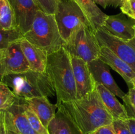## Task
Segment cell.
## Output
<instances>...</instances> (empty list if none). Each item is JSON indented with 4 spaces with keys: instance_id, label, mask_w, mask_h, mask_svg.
<instances>
[{
    "instance_id": "cell-1",
    "label": "cell",
    "mask_w": 135,
    "mask_h": 134,
    "mask_svg": "<svg viewBox=\"0 0 135 134\" xmlns=\"http://www.w3.org/2000/svg\"><path fill=\"white\" fill-rule=\"evenodd\" d=\"M57 105L69 116L81 134H90L101 126L112 124L113 120L96 89L82 98Z\"/></svg>"
},
{
    "instance_id": "cell-2",
    "label": "cell",
    "mask_w": 135,
    "mask_h": 134,
    "mask_svg": "<svg viewBox=\"0 0 135 134\" xmlns=\"http://www.w3.org/2000/svg\"><path fill=\"white\" fill-rule=\"evenodd\" d=\"M46 72L55 90L58 102L76 99V89L71 56L63 47L48 54Z\"/></svg>"
},
{
    "instance_id": "cell-3",
    "label": "cell",
    "mask_w": 135,
    "mask_h": 134,
    "mask_svg": "<svg viewBox=\"0 0 135 134\" xmlns=\"http://www.w3.org/2000/svg\"><path fill=\"white\" fill-rule=\"evenodd\" d=\"M23 38L32 44L47 53H53L63 47L65 42L59 32L54 14L37 11L31 27Z\"/></svg>"
},
{
    "instance_id": "cell-4",
    "label": "cell",
    "mask_w": 135,
    "mask_h": 134,
    "mask_svg": "<svg viewBox=\"0 0 135 134\" xmlns=\"http://www.w3.org/2000/svg\"><path fill=\"white\" fill-rule=\"evenodd\" d=\"M0 81L11 88L17 97L27 99L32 97H52L55 90L46 72L29 70L23 73L5 76Z\"/></svg>"
},
{
    "instance_id": "cell-5",
    "label": "cell",
    "mask_w": 135,
    "mask_h": 134,
    "mask_svg": "<svg viewBox=\"0 0 135 134\" xmlns=\"http://www.w3.org/2000/svg\"><path fill=\"white\" fill-rule=\"evenodd\" d=\"M63 48L71 56L89 63L99 59L101 47L92 27L83 25L73 33Z\"/></svg>"
},
{
    "instance_id": "cell-6",
    "label": "cell",
    "mask_w": 135,
    "mask_h": 134,
    "mask_svg": "<svg viewBox=\"0 0 135 134\" xmlns=\"http://www.w3.org/2000/svg\"><path fill=\"white\" fill-rule=\"evenodd\" d=\"M54 15L61 35L65 42L80 26L85 25L92 27L82 9L74 0H59Z\"/></svg>"
},
{
    "instance_id": "cell-7",
    "label": "cell",
    "mask_w": 135,
    "mask_h": 134,
    "mask_svg": "<svg viewBox=\"0 0 135 134\" xmlns=\"http://www.w3.org/2000/svg\"><path fill=\"white\" fill-rule=\"evenodd\" d=\"M100 47H107L132 67L135 72V48L129 41L123 40L102 28L94 31Z\"/></svg>"
},
{
    "instance_id": "cell-8",
    "label": "cell",
    "mask_w": 135,
    "mask_h": 134,
    "mask_svg": "<svg viewBox=\"0 0 135 134\" xmlns=\"http://www.w3.org/2000/svg\"><path fill=\"white\" fill-rule=\"evenodd\" d=\"M20 40L4 50L3 57L0 62V80L7 75L23 73L30 70L21 49Z\"/></svg>"
},
{
    "instance_id": "cell-9",
    "label": "cell",
    "mask_w": 135,
    "mask_h": 134,
    "mask_svg": "<svg viewBox=\"0 0 135 134\" xmlns=\"http://www.w3.org/2000/svg\"><path fill=\"white\" fill-rule=\"evenodd\" d=\"M26 107L25 99L17 97L13 105L4 111L7 128L17 134H38L29 123L25 113Z\"/></svg>"
},
{
    "instance_id": "cell-10",
    "label": "cell",
    "mask_w": 135,
    "mask_h": 134,
    "mask_svg": "<svg viewBox=\"0 0 135 134\" xmlns=\"http://www.w3.org/2000/svg\"><path fill=\"white\" fill-rule=\"evenodd\" d=\"M71 60L76 84L77 99L94 90L96 82L90 70L88 63L83 59L72 56H71Z\"/></svg>"
},
{
    "instance_id": "cell-11",
    "label": "cell",
    "mask_w": 135,
    "mask_h": 134,
    "mask_svg": "<svg viewBox=\"0 0 135 134\" xmlns=\"http://www.w3.org/2000/svg\"><path fill=\"white\" fill-rule=\"evenodd\" d=\"M9 2L14 13L17 28L24 35L31 27L39 7L35 0H9Z\"/></svg>"
},
{
    "instance_id": "cell-12",
    "label": "cell",
    "mask_w": 135,
    "mask_h": 134,
    "mask_svg": "<svg viewBox=\"0 0 135 134\" xmlns=\"http://www.w3.org/2000/svg\"><path fill=\"white\" fill-rule=\"evenodd\" d=\"M134 26L135 20L122 13L108 16L101 28L117 38L128 42L135 38Z\"/></svg>"
},
{
    "instance_id": "cell-13",
    "label": "cell",
    "mask_w": 135,
    "mask_h": 134,
    "mask_svg": "<svg viewBox=\"0 0 135 134\" xmlns=\"http://www.w3.org/2000/svg\"><path fill=\"white\" fill-rule=\"evenodd\" d=\"M99 59L108 66L117 72L127 84L129 88L133 87L135 80V72L128 63L119 57L110 49L107 47H101Z\"/></svg>"
},
{
    "instance_id": "cell-14",
    "label": "cell",
    "mask_w": 135,
    "mask_h": 134,
    "mask_svg": "<svg viewBox=\"0 0 135 134\" xmlns=\"http://www.w3.org/2000/svg\"><path fill=\"white\" fill-rule=\"evenodd\" d=\"M88 66L95 82L104 85L117 97L121 99L125 97L126 93L118 86L105 63L98 59L88 63Z\"/></svg>"
},
{
    "instance_id": "cell-15",
    "label": "cell",
    "mask_w": 135,
    "mask_h": 134,
    "mask_svg": "<svg viewBox=\"0 0 135 134\" xmlns=\"http://www.w3.org/2000/svg\"><path fill=\"white\" fill-rule=\"evenodd\" d=\"M21 47L27 60L30 69L39 72H46L47 65V52L22 38L20 40Z\"/></svg>"
},
{
    "instance_id": "cell-16",
    "label": "cell",
    "mask_w": 135,
    "mask_h": 134,
    "mask_svg": "<svg viewBox=\"0 0 135 134\" xmlns=\"http://www.w3.org/2000/svg\"><path fill=\"white\" fill-rule=\"evenodd\" d=\"M28 107L38 117L44 126L47 128L51 120L54 118L57 105L50 102L47 97H38L25 99Z\"/></svg>"
},
{
    "instance_id": "cell-17",
    "label": "cell",
    "mask_w": 135,
    "mask_h": 134,
    "mask_svg": "<svg viewBox=\"0 0 135 134\" xmlns=\"http://www.w3.org/2000/svg\"><path fill=\"white\" fill-rule=\"evenodd\" d=\"M96 89L100 95L105 109L112 115L113 120L121 119L126 120L129 118L125 106L119 101L116 97L117 96L104 85L98 83H96Z\"/></svg>"
},
{
    "instance_id": "cell-18",
    "label": "cell",
    "mask_w": 135,
    "mask_h": 134,
    "mask_svg": "<svg viewBox=\"0 0 135 134\" xmlns=\"http://www.w3.org/2000/svg\"><path fill=\"white\" fill-rule=\"evenodd\" d=\"M49 134H81L69 116L57 106V111L47 127Z\"/></svg>"
},
{
    "instance_id": "cell-19",
    "label": "cell",
    "mask_w": 135,
    "mask_h": 134,
    "mask_svg": "<svg viewBox=\"0 0 135 134\" xmlns=\"http://www.w3.org/2000/svg\"><path fill=\"white\" fill-rule=\"evenodd\" d=\"M80 7L83 12L92 26L94 31L102 27L108 17L98 7L94 0H74Z\"/></svg>"
},
{
    "instance_id": "cell-20",
    "label": "cell",
    "mask_w": 135,
    "mask_h": 134,
    "mask_svg": "<svg viewBox=\"0 0 135 134\" xmlns=\"http://www.w3.org/2000/svg\"><path fill=\"white\" fill-rule=\"evenodd\" d=\"M0 26L5 29L17 28L9 0H0Z\"/></svg>"
},
{
    "instance_id": "cell-21",
    "label": "cell",
    "mask_w": 135,
    "mask_h": 134,
    "mask_svg": "<svg viewBox=\"0 0 135 134\" xmlns=\"http://www.w3.org/2000/svg\"><path fill=\"white\" fill-rule=\"evenodd\" d=\"M23 38L18 28L5 29L0 26V49L5 50L10 45Z\"/></svg>"
},
{
    "instance_id": "cell-22",
    "label": "cell",
    "mask_w": 135,
    "mask_h": 134,
    "mask_svg": "<svg viewBox=\"0 0 135 134\" xmlns=\"http://www.w3.org/2000/svg\"><path fill=\"white\" fill-rule=\"evenodd\" d=\"M17 96L7 84L0 81V112L5 111L13 105Z\"/></svg>"
},
{
    "instance_id": "cell-23",
    "label": "cell",
    "mask_w": 135,
    "mask_h": 134,
    "mask_svg": "<svg viewBox=\"0 0 135 134\" xmlns=\"http://www.w3.org/2000/svg\"><path fill=\"white\" fill-rule=\"evenodd\" d=\"M25 113L27 116L30 126L33 130L38 134H49L47 129L45 127L42 123L38 117L35 114V113L30 110L28 107H26L25 110Z\"/></svg>"
},
{
    "instance_id": "cell-24",
    "label": "cell",
    "mask_w": 135,
    "mask_h": 134,
    "mask_svg": "<svg viewBox=\"0 0 135 134\" xmlns=\"http://www.w3.org/2000/svg\"><path fill=\"white\" fill-rule=\"evenodd\" d=\"M122 99L129 118L135 119V86L129 88L128 93Z\"/></svg>"
},
{
    "instance_id": "cell-25",
    "label": "cell",
    "mask_w": 135,
    "mask_h": 134,
    "mask_svg": "<svg viewBox=\"0 0 135 134\" xmlns=\"http://www.w3.org/2000/svg\"><path fill=\"white\" fill-rule=\"evenodd\" d=\"M40 10L47 14H55L59 0H35Z\"/></svg>"
},
{
    "instance_id": "cell-26",
    "label": "cell",
    "mask_w": 135,
    "mask_h": 134,
    "mask_svg": "<svg viewBox=\"0 0 135 134\" xmlns=\"http://www.w3.org/2000/svg\"><path fill=\"white\" fill-rule=\"evenodd\" d=\"M112 124L116 134H132L126 120L121 119L113 120Z\"/></svg>"
},
{
    "instance_id": "cell-27",
    "label": "cell",
    "mask_w": 135,
    "mask_h": 134,
    "mask_svg": "<svg viewBox=\"0 0 135 134\" xmlns=\"http://www.w3.org/2000/svg\"><path fill=\"white\" fill-rule=\"evenodd\" d=\"M120 9L123 14L135 20V0H124Z\"/></svg>"
},
{
    "instance_id": "cell-28",
    "label": "cell",
    "mask_w": 135,
    "mask_h": 134,
    "mask_svg": "<svg viewBox=\"0 0 135 134\" xmlns=\"http://www.w3.org/2000/svg\"><path fill=\"white\" fill-rule=\"evenodd\" d=\"M94 1L102 7L107 8L108 7H121L124 0H94Z\"/></svg>"
},
{
    "instance_id": "cell-29",
    "label": "cell",
    "mask_w": 135,
    "mask_h": 134,
    "mask_svg": "<svg viewBox=\"0 0 135 134\" xmlns=\"http://www.w3.org/2000/svg\"><path fill=\"white\" fill-rule=\"evenodd\" d=\"M90 134H116L112 124L101 126Z\"/></svg>"
},
{
    "instance_id": "cell-30",
    "label": "cell",
    "mask_w": 135,
    "mask_h": 134,
    "mask_svg": "<svg viewBox=\"0 0 135 134\" xmlns=\"http://www.w3.org/2000/svg\"><path fill=\"white\" fill-rule=\"evenodd\" d=\"M0 134H8L5 120L4 111L0 112Z\"/></svg>"
},
{
    "instance_id": "cell-31",
    "label": "cell",
    "mask_w": 135,
    "mask_h": 134,
    "mask_svg": "<svg viewBox=\"0 0 135 134\" xmlns=\"http://www.w3.org/2000/svg\"><path fill=\"white\" fill-rule=\"evenodd\" d=\"M126 122L130 128L132 134H135V119L133 118H128Z\"/></svg>"
},
{
    "instance_id": "cell-32",
    "label": "cell",
    "mask_w": 135,
    "mask_h": 134,
    "mask_svg": "<svg viewBox=\"0 0 135 134\" xmlns=\"http://www.w3.org/2000/svg\"><path fill=\"white\" fill-rule=\"evenodd\" d=\"M3 55H4V50L0 49V62H1V60H2L3 57Z\"/></svg>"
},
{
    "instance_id": "cell-33",
    "label": "cell",
    "mask_w": 135,
    "mask_h": 134,
    "mask_svg": "<svg viewBox=\"0 0 135 134\" xmlns=\"http://www.w3.org/2000/svg\"><path fill=\"white\" fill-rule=\"evenodd\" d=\"M129 42H130L132 44H133V45L134 46V47H135V38H133V39H131V40L129 41Z\"/></svg>"
},
{
    "instance_id": "cell-34",
    "label": "cell",
    "mask_w": 135,
    "mask_h": 134,
    "mask_svg": "<svg viewBox=\"0 0 135 134\" xmlns=\"http://www.w3.org/2000/svg\"><path fill=\"white\" fill-rule=\"evenodd\" d=\"M7 133L8 134H17L15 132H14V131H11V130H7Z\"/></svg>"
},
{
    "instance_id": "cell-35",
    "label": "cell",
    "mask_w": 135,
    "mask_h": 134,
    "mask_svg": "<svg viewBox=\"0 0 135 134\" xmlns=\"http://www.w3.org/2000/svg\"><path fill=\"white\" fill-rule=\"evenodd\" d=\"M133 86H135V80H134V82H133Z\"/></svg>"
},
{
    "instance_id": "cell-36",
    "label": "cell",
    "mask_w": 135,
    "mask_h": 134,
    "mask_svg": "<svg viewBox=\"0 0 135 134\" xmlns=\"http://www.w3.org/2000/svg\"><path fill=\"white\" fill-rule=\"evenodd\" d=\"M131 44H132V43H131ZM132 45H133V44H132ZM134 48H135V47H134Z\"/></svg>"
},
{
    "instance_id": "cell-37",
    "label": "cell",
    "mask_w": 135,
    "mask_h": 134,
    "mask_svg": "<svg viewBox=\"0 0 135 134\" xmlns=\"http://www.w3.org/2000/svg\"><path fill=\"white\" fill-rule=\"evenodd\" d=\"M134 28H135V26H134Z\"/></svg>"
}]
</instances>
